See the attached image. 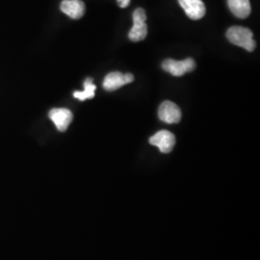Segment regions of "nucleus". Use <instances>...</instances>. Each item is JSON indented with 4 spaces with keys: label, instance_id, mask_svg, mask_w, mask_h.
<instances>
[{
    "label": "nucleus",
    "instance_id": "nucleus-1",
    "mask_svg": "<svg viewBox=\"0 0 260 260\" xmlns=\"http://www.w3.org/2000/svg\"><path fill=\"white\" fill-rule=\"evenodd\" d=\"M226 38L233 45L243 47L248 51H252L256 47L253 34L248 28L233 26L228 30Z\"/></svg>",
    "mask_w": 260,
    "mask_h": 260
},
{
    "label": "nucleus",
    "instance_id": "nucleus-2",
    "mask_svg": "<svg viewBox=\"0 0 260 260\" xmlns=\"http://www.w3.org/2000/svg\"><path fill=\"white\" fill-rule=\"evenodd\" d=\"M147 15L143 8H138L133 13V26L130 29V41L140 42L145 40L148 35V26L146 23Z\"/></svg>",
    "mask_w": 260,
    "mask_h": 260
},
{
    "label": "nucleus",
    "instance_id": "nucleus-3",
    "mask_svg": "<svg viewBox=\"0 0 260 260\" xmlns=\"http://www.w3.org/2000/svg\"><path fill=\"white\" fill-rule=\"evenodd\" d=\"M162 68L165 72L175 76H182L187 73H191L196 69V62L192 58H187L183 61H176L167 59L162 63Z\"/></svg>",
    "mask_w": 260,
    "mask_h": 260
},
{
    "label": "nucleus",
    "instance_id": "nucleus-4",
    "mask_svg": "<svg viewBox=\"0 0 260 260\" xmlns=\"http://www.w3.org/2000/svg\"><path fill=\"white\" fill-rule=\"evenodd\" d=\"M149 143L157 147L162 153H169L176 145V137L168 130H161L149 139Z\"/></svg>",
    "mask_w": 260,
    "mask_h": 260
},
{
    "label": "nucleus",
    "instance_id": "nucleus-5",
    "mask_svg": "<svg viewBox=\"0 0 260 260\" xmlns=\"http://www.w3.org/2000/svg\"><path fill=\"white\" fill-rule=\"evenodd\" d=\"M134 80V76L131 74H121L119 72L110 73L105 76L103 81V88L106 91H115L126 84L131 83Z\"/></svg>",
    "mask_w": 260,
    "mask_h": 260
},
{
    "label": "nucleus",
    "instance_id": "nucleus-6",
    "mask_svg": "<svg viewBox=\"0 0 260 260\" xmlns=\"http://www.w3.org/2000/svg\"><path fill=\"white\" fill-rule=\"evenodd\" d=\"M159 119L167 123H177L181 120V111L176 103L164 102L158 110Z\"/></svg>",
    "mask_w": 260,
    "mask_h": 260
},
{
    "label": "nucleus",
    "instance_id": "nucleus-7",
    "mask_svg": "<svg viewBox=\"0 0 260 260\" xmlns=\"http://www.w3.org/2000/svg\"><path fill=\"white\" fill-rule=\"evenodd\" d=\"M50 120L54 122L57 129L64 132L68 129L69 125L72 123L74 115L69 109L66 108H55L49 111L48 114Z\"/></svg>",
    "mask_w": 260,
    "mask_h": 260
},
{
    "label": "nucleus",
    "instance_id": "nucleus-8",
    "mask_svg": "<svg viewBox=\"0 0 260 260\" xmlns=\"http://www.w3.org/2000/svg\"><path fill=\"white\" fill-rule=\"evenodd\" d=\"M178 2L190 19L198 20L205 17L206 9L203 0H178Z\"/></svg>",
    "mask_w": 260,
    "mask_h": 260
},
{
    "label": "nucleus",
    "instance_id": "nucleus-9",
    "mask_svg": "<svg viewBox=\"0 0 260 260\" xmlns=\"http://www.w3.org/2000/svg\"><path fill=\"white\" fill-rule=\"evenodd\" d=\"M60 8L64 14L74 19H81L85 14V4L81 0H64Z\"/></svg>",
    "mask_w": 260,
    "mask_h": 260
},
{
    "label": "nucleus",
    "instance_id": "nucleus-10",
    "mask_svg": "<svg viewBox=\"0 0 260 260\" xmlns=\"http://www.w3.org/2000/svg\"><path fill=\"white\" fill-rule=\"evenodd\" d=\"M229 8L239 19H246L251 14L250 0H228Z\"/></svg>",
    "mask_w": 260,
    "mask_h": 260
},
{
    "label": "nucleus",
    "instance_id": "nucleus-11",
    "mask_svg": "<svg viewBox=\"0 0 260 260\" xmlns=\"http://www.w3.org/2000/svg\"><path fill=\"white\" fill-rule=\"evenodd\" d=\"M95 85L93 83V79L92 78H87L84 82V91L83 92H75L74 96L75 99L83 102L86 100H90L93 99L94 96V92H95Z\"/></svg>",
    "mask_w": 260,
    "mask_h": 260
},
{
    "label": "nucleus",
    "instance_id": "nucleus-12",
    "mask_svg": "<svg viewBox=\"0 0 260 260\" xmlns=\"http://www.w3.org/2000/svg\"><path fill=\"white\" fill-rule=\"evenodd\" d=\"M117 2L121 8H126L129 5L130 0H117Z\"/></svg>",
    "mask_w": 260,
    "mask_h": 260
}]
</instances>
